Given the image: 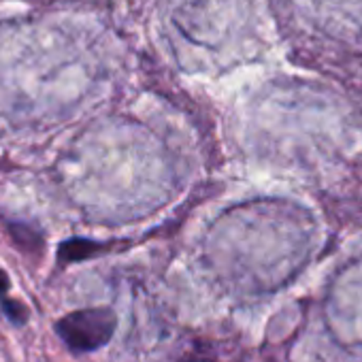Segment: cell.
<instances>
[{
    "instance_id": "cell-5",
    "label": "cell",
    "mask_w": 362,
    "mask_h": 362,
    "mask_svg": "<svg viewBox=\"0 0 362 362\" xmlns=\"http://www.w3.org/2000/svg\"><path fill=\"white\" fill-rule=\"evenodd\" d=\"M7 290H9V277L5 271H0V296H5Z\"/></svg>"
},
{
    "instance_id": "cell-3",
    "label": "cell",
    "mask_w": 362,
    "mask_h": 362,
    "mask_svg": "<svg viewBox=\"0 0 362 362\" xmlns=\"http://www.w3.org/2000/svg\"><path fill=\"white\" fill-rule=\"evenodd\" d=\"M9 233H11L13 241L24 252H37L41 247V237L35 230H30L28 226H24V224H11L9 226Z\"/></svg>"
},
{
    "instance_id": "cell-2",
    "label": "cell",
    "mask_w": 362,
    "mask_h": 362,
    "mask_svg": "<svg viewBox=\"0 0 362 362\" xmlns=\"http://www.w3.org/2000/svg\"><path fill=\"white\" fill-rule=\"evenodd\" d=\"M107 245L92 241V239H69L58 247V260L62 264H71V262H81L88 260L100 252H105Z\"/></svg>"
},
{
    "instance_id": "cell-4",
    "label": "cell",
    "mask_w": 362,
    "mask_h": 362,
    "mask_svg": "<svg viewBox=\"0 0 362 362\" xmlns=\"http://www.w3.org/2000/svg\"><path fill=\"white\" fill-rule=\"evenodd\" d=\"M3 309H5L7 317H9L13 324H24V322L28 320V309H26L20 300H16V298L3 296Z\"/></svg>"
},
{
    "instance_id": "cell-1",
    "label": "cell",
    "mask_w": 362,
    "mask_h": 362,
    "mask_svg": "<svg viewBox=\"0 0 362 362\" xmlns=\"http://www.w3.org/2000/svg\"><path fill=\"white\" fill-rule=\"evenodd\" d=\"M115 326L117 317L111 309L94 307L64 315L56 324V332L73 351H94L111 341Z\"/></svg>"
}]
</instances>
